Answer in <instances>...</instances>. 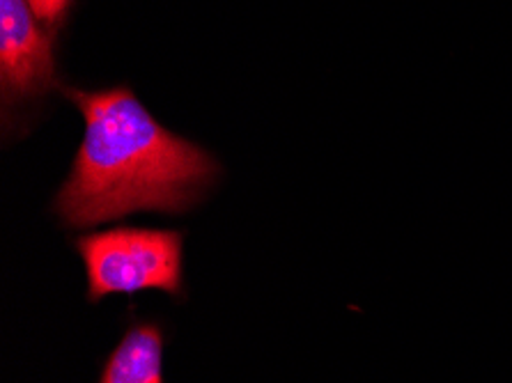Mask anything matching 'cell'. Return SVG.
<instances>
[{
	"label": "cell",
	"instance_id": "1",
	"mask_svg": "<svg viewBox=\"0 0 512 383\" xmlns=\"http://www.w3.org/2000/svg\"><path fill=\"white\" fill-rule=\"evenodd\" d=\"M62 92L85 120L72 173L53 202L69 228H95L134 211L180 214L214 184L212 154L168 131L129 85Z\"/></svg>",
	"mask_w": 512,
	"mask_h": 383
},
{
	"label": "cell",
	"instance_id": "2",
	"mask_svg": "<svg viewBox=\"0 0 512 383\" xmlns=\"http://www.w3.org/2000/svg\"><path fill=\"white\" fill-rule=\"evenodd\" d=\"M182 244L177 230L115 228L83 234L76 248L88 273V299L143 289L182 294Z\"/></svg>",
	"mask_w": 512,
	"mask_h": 383
},
{
	"label": "cell",
	"instance_id": "3",
	"mask_svg": "<svg viewBox=\"0 0 512 383\" xmlns=\"http://www.w3.org/2000/svg\"><path fill=\"white\" fill-rule=\"evenodd\" d=\"M53 33L28 0H0V88L5 106H23L56 88Z\"/></svg>",
	"mask_w": 512,
	"mask_h": 383
},
{
	"label": "cell",
	"instance_id": "4",
	"mask_svg": "<svg viewBox=\"0 0 512 383\" xmlns=\"http://www.w3.org/2000/svg\"><path fill=\"white\" fill-rule=\"evenodd\" d=\"M102 383H164V335L159 328H131L108 358Z\"/></svg>",
	"mask_w": 512,
	"mask_h": 383
},
{
	"label": "cell",
	"instance_id": "5",
	"mask_svg": "<svg viewBox=\"0 0 512 383\" xmlns=\"http://www.w3.org/2000/svg\"><path fill=\"white\" fill-rule=\"evenodd\" d=\"M28 3L35 10L37 19L44 23V28L56 33L62 19H65L69 5H72V0H28Z\"/></svg>",
	"mask_w": 512,
	"mask_h": 383
}]
</instances>
